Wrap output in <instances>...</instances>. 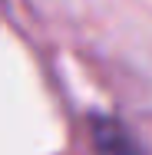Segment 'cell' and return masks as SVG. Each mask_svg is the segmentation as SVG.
<instances>
[{
	"label": "cell",
	"mask_w": 152,
	"mask_h": 155,
	"mask_svg": "<svg viewBox=\"0 0 152 155\" xmlns=\"http://www.w3.org/2000/svg\"><path fill=\"white\" fill-rule=\"evenodd\" d=\"M96 135L103 139L106 155H139V149L132 145V139H129L126 132H119L113 122H99L96 125Z\"/></svg>",
	"instance_id": "cell-1"
}]
</instances>
